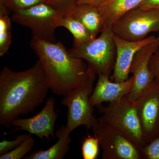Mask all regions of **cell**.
Instances as JSON below:
<instances>
[{
  "mask_svg": "<svg viewBox=\"0 0 159 159\" xmlns=\"http://www.w3.org/2000/svg\"><path fill=\"white\" fill-rule=\"evenodd\" d=\"M49 90L39 60L25 71L5 66L0 72V125L9 128L15 119L32 112L43 102Z\"/></svg>",
  "mask_w": 159,
  "mask_h": 159,
  "instance_id": "obj_1",
  "label": "cell"
},
{
  "mask_svg": "<svg viewBox=\"0 0 159 159\" xmlns=\"http://www.w3.org/2000/svg\"><path fill=\"white\" fill-rule=\"evenodd\" d=\"M30 46L41 63L50 89L55 95L63 97L89 74L87 64L72 56L61 42L52 43L33 37Z\"/></svg>",
  "mask_w": 159,
  "mask_h": 159,
  "instance_id": "obj_2",
  "label": "cell"
},
{
  "mask_svg": "<svg viewBox=\"0 0 159 159\" xmlns=\"http://www.w3.org/2000/svg\"><path fill=\"white\" fill-rule=\"evenodd\" d=\"M114 34L111 27H105L99 37L83 44H73L69 52L74 57L85 61L89 70L96 75L110 77L116 57Z\"/></svg>",
  "mask_w": 159,
  "mask_h": 159,
  "instance_id": "obj_3",
  "label": "cell"
},
{
  "mask_svg": "<svg viewBox=\"0 0 159 159\" xmlns=\"http://www.w3.org/2000/svg\"><path fill=\"white\" fill-rule=\"evenodd\" d=\"M89 70V74L87 77L63 96L61 101V104L68 109L66 128L69 134L81 125L87 129H93L98 122L94 115V107L90 102L96 74Z\"/></svg>",
  "mask_w": 159,
  "mask_h": 159,
  "instance_id": "obj_4",
  "label": "cell"
},
{
  "mask_svg": "<svg viewBox=\"0 0 159 159\" xmlns=\"http://www.w3.org/2000/svg\"><path fill=\"white\" fill-rule=\"evenodd\" d=\"M102 116L98 121L108 123L128 137L142 149L147 144L139 120L135 101L127 96L121 100L109 102L107 106H98Z\"/></svg>",
  "mask_w": 159,
  "mask_h": 159,
  "instance_id": "obj_5",
  "label": "cell"
},
{
  "mask_svg": "<svg viewBox=\"0 0 159 159\" xmlns=\"http://www.w3.org/2000/svg\"><path fill=\"white\" fill-rule=\"evenodd\" d=\"M64 14L61 10L43 2L13 12L11 18L16 23L30 29L33 37L55 43L56 28L53 22L55 19Z\"/></svg>",
  "mask_w": 159,
  "mask_h": 159,
  "instance_id": "obj_6",
  "label": "cell"
},
{
  "mask_svg": "<svg viewBox=\"0 0 159 159\" xmlns=\"http://www.w3.org/2000/svg\"><path fill=\"white\" fill-rule=\"evenodd\" d=\"M114 34L129 41H138L149 33L159 32V10L139 7L123 15L111 27Z\"/></svg>",
  "mask_w": 159,
  "mask_h": 159,
  "instance_id": "obj_7",
  "label": "cell"
},
{
  "mask_svg": "<svg viewBox=\"0 0 159 159\" xmlns=\"http://www.w3.org/2000/svg\"><path fill=\"white\" fill-rule=\"evenodd\" d=\"M99 140L103 159H143L141 148L108 123L98 121L93 128Z\"/></svg>",
  "mask_w": 159,
  "mask_h": 159,
  "instance_id": "obj_8",
  "label": "cell"
},
{
  "mask_svg": "<svg viewBox=\"0 0 159 159\" xmlns=\"http://www.w3.org/2000/svg\"><path fill=\"white\" fill-rule=\"evenodd\" d=\"M146 143L159 134V83L156 80L135 101Z\"/></svg>",
  "mask_w": 159,
  "mask_h": 159,
  "instance_id": "obj_9",
  "label": "cell"
},
{
  "mask_svg": "<svg viewBox=\"0 0 159 159\" xmlns=\"http://www.w3.org/2000/svg\"><path fill=\"white\" fill-rule=\"evenodd\" d=\"M55 106L54 98L50 97L38 113L30 118H18L12 122L11 125L17 127L15 130L26 131L37 136L42 141L44 139L50 141L51 138L54 140L56 137L54 125L57 116Z\"/></svg>",
  "mask_w": 159,
  "mask_h": 159,
  "instance_id": "obj_10",
  "label": "cell"
},
{
  "mask_svg": "<svg viewBox=\"0 0 159 159\" xmlns=\"http://www.w3.org/2000/svg\"><path fill=\"white\" fill-rule=\"evenodd\" d=\"M159 47L157 40L150 43L140 49L134 57L129 69L133 82L127 96L131 100L135 101L154 80L149 68V61L152 55Z\"/></svg>",
  "mask_w": 159,
  "mask_h": 159,
  "instance_id": "obj_11",
  "label": "cell"
},
{
  "mask_svg": "<svg viewBox=\"0 0 159 159\" xmlns=\"http://www.w3.org/2000/svg\"><path fill=\"white\" fill-rule=\"evenodd\" d=\"M114 39L116 48V57L111 79L114 82H122L129 78L131 65L137 52L146 45L157 41V37L152 35L142 40L129 41L114 34Z\"/></svg>",
  "mask_w": 159,
  "mask_h": 159,
  "instance_id": "obj_12",
  "label": "cell"
},
{
  "mask_svg": "<svg viewBox=\"0 0 159 159\" xmlns=\"http://www.w3.org/2000/svg\"><path fill=\"white\" fill-rule=\"evenodd\" d=\"M96 85L90 97L91 105L97 107L103 102H113L128 95L132 87V76L122 82L111 80L109 77L99 74Z\"/></svg>",
  "mask_w": 159,
  "mask_h": 159,
  "instance_id": "obj_13",
  "label": "cell"
},
{
  "mask_svg": "<svg viewBox=\"0 0 159 159\" xmlns=\"http://www.w3.org/2000/svg\"><path fill=\"white\" fill-rule=\"evenodd\" d=\"M79 20L94 37L101 33L105 24L98 7L88 4H77L66 13Z\"/></svg>",
  "mask_w": 159,
  "mask_h": 159,
  "instance_id": "obj_14",
  "label": "cell"
},
{
  "mask_svg": "<svg viewBox=\"0 0 159 159\" xmlns=\"http://www.w3.org/2000/svg\"><path fill=\"white\" fill-rule=\"evenodd\" d=\"M144 0H102L97 6L105 27H112L123 15L139 7Z\"/></svg>",
  "mask_w": 159,
  "mask_h": 159,
  "instance_id": "obj_15",
  "label": "cell"
},
{
  "mask_svg": "<svg viewBox=\"0 0 159 159\" xmlns=\"http://www.w3.org/2000/svg\"><path fill=\"white\" fill-rule=\"evenodd\" d=\"M70 134L68 133L66 125H62L55 132L57 142L50 148L34 151L26 156V159H63L70 150L71 142Z\"/></svg>",
  "mask_w": 159,
  "mask_h": 159,
  "instance_id": "obj_16",
  "label": "cell"
},
{
  "mask_svg": "<svg viewBox=\"0 0 159 159\" xmlns=\"http://www.w3.org/2000/svg\"><path fill=\"white\" fill-rule=\"evenodd\" d=\"M53 25L56 29L63 27L68 30L74 36V44H83L96 38L82 23L69 15H62L55 19Z\"/></svg>",
  "mask_w": 159,
  "mask_h": 159,
  "instance_id": "obj_17",
  "label": "cell"
},
{
  "mask_svg": "<svg viewBox=\"0 0 159 159\" xmlns=\"http://www.w3.org/2000/svg\"><path fill=\"white\" fill-rule=\"evenodd\" d=\"M10 12L0 6V56L8 52L11 43V18Z\"/></svg>",
  "mask_w": 159,
  "mask_h": 159,
  "instance_id": "obj_18",
  "label": "cell"
},
{
  "mask_svg": "<svg viewBox=\"0 0 159 159\" xmlns=\"http://www.w3.org/2000/svg\"><path fill=\"white\" fill-rule=\"evenodd\" d=\"M29 134L25 140L14 149L0 155V159H20L30 152L34 145V138Z\"/></svg>",
  "mask_w": 159,
  "mask_h": 159,
  "instance_id": "obj_19",
  "label": "cell"
},
{
  "mask_svg": "<svg viewBox=\"0 0 159 159\" xmlns=\"http://www.w3.org/2000/svg\"><path fill=\"white\" fill-rule=\"evenodd\" d=\"M99 140L95 136L87 135L82 142L81 152L84 159H96L99 155Z\"/></svg>",
  "mask_w": 159,
  "mask_h": 159,
  "instance_id": "obj_20",
  "label": "cell"
},
{
  "mask_svg": "<svg viewBox=\"0 0 159 159\" xmlns=\"http://www.w3.org/2000/svg\"><path fill=\"white\" fill-rule=\"evenodd\" d=\"M45 0H0V6L7 9L10 13L28 9Z\"/></svg>",
  "mask_w": 159,
  "mask_h": 159,
  "instance_id": "obj_21",
  "label": "cell"
},
{
  "mask_svg": "<svg viewBox=\"0 0 159 159\" xmlns=\"http://www.w3.org/2000/svg\"><path fill=\"white\" fill-rule=\"evenodd\" d=\"M143 159H159V134L141 149Z\"/></svg>",
  "mask_w": 159,
  "mask_h": 159,
  "instance_id": "obj_22",
  "label": "cell"
},
{
  "mask_svg": "<svg viewBox=\"0 0 159 159\" xmlns=\"http://www.w3.org/2000/svg\"><path fill=\"white\" fill-rule=\"evenodd\" d=\"M29 134H24L19 135L12 141H8L4 139L0 142V155L7 153L17 147L22 143L28 137Z\"/></svg>",
  "mask_w": 159,
  "mask_h": 159,
  "instance_id": "obj_23",
  "label": "cell"
},
{
  "mask_svg": "<svg viewBox=\"0 0 159 159\" xmlns=\"http://www.w3.org/2000/svg\"><path fill=\"white\" fill-rule=\"evenodd\" d=\"M46 2L56 7L66 14L77 4V0H45Z\"/></svg>",
  "mask_w": 159,
  "mask_h": 159,
  "instance_id": "obj_24",
  "label": "cell"
},
{
  "mask_svg": "<svg viewBox=\"0 0 159 159\" xmlns=\"http://www.w3.org/2000/svg\"><path fill=\"white\" fill-rule=\"evenodd\" d=\"M149 68L155 80L159 83V48L151 57Z\"/></svg>",
  "mask_w": 159,
  "mask_h": 159,
  "instance_id": "obj_25",
  "label": "cell"
},
{
  "mask_svg": "<svg viewBox=\"0 0 159 159\" xmlns=\"http://www.w3.org/2000/svg\"><path fill=\"white\" fill-rule=\"evenodd\" d=\"M139 7L143 10H159V0H144Z\"/></svg>",
  "mask_w": 159,
  "mask_h": 159,
  "instance_id": "obj_26",
  "label": "cell"
},
{
  "mask_svg": "<svg viewBox=\"0 0 159 159\" xmlns=\"http://www.w3.org/2000/svg\"><path fill=\"white\" fill-rule=\"evenodd\" d=\"M102 0H77V4H88L98 6Z\"/></svg>",
  "mask_w": 159,
  "mask_h": 159,
  "instance_id": "obj_27",
  "label": "cell"
},
{
  "mask_svg": "<svg viewBox=\"0 0 159 159\" xmlns=\"http://www.w3.org/2000/svg\"><path fill=\"white\" fill-rule=\"evenodd\" d=\"M157 42L158 43L159 47V35L158 37H157Z\"/></svg>",
  "mask_w": 159,
  "mask_h": 159,
  "instance_id": "obj_28",
  "label": "cell"
}]
</instances>
